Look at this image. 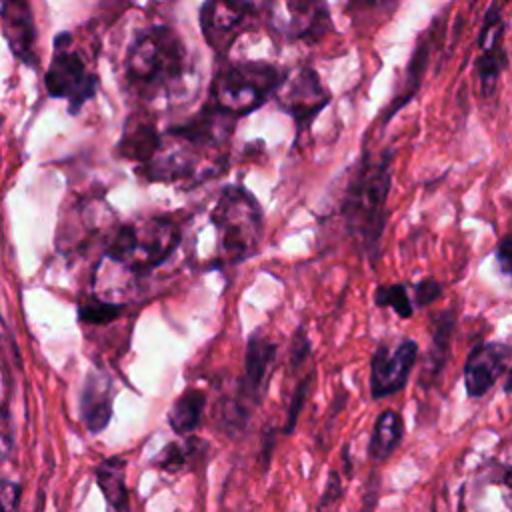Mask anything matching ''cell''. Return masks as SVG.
<instances>
[{"label": "cell", "instance_id": "4fadbf2b", "mask_svg": "<svg viewBox=\"0 0 512 512\" xmlns=\"http://www.w3.org/2000/svg\"><path fill=\"white\" fill-rule=\"evenodd\" d=\"M256 8L260 6L248 2H204L198 16L204 40L216 54H228L254 18Z\"/></svg>", "mask_w": 512, "mask_h": 512}, {"label": "cell", "instance_id": "4dcf8cb0", "mask_svg": "<svg viewBox=\"0 0 512 512\" xmlns=\"http://www.w3.org/2000/svg\"><path fill=\"white\" fill-rule=\"evenodd\" d=\"M22 488L18 482H2L0 486V512H16Z\"/></svg>", "mask_w": 512, "mask_h": 512}, {"label": "cell", "instance_id": "f1b7e54d", "mask_svg": "<svg viewBox=\"0 0 512 512\" xmlns=\"http://www.w3.org/2000/svg\"><path fill=\"white\" fill-rule=\"evenodd\" d=\"M14 452V428L10 410L6 404H0V462H6Z\"/></svg>", "mask_w": 512, "mask_h": 512}, {"label": "cell", "instance_id": "484cf974", "mask_svg": "<svg viewBox=\"0 0 512 512\" xmlns=\"http://www.w3.org/2000/svg\"><path fill=\"white\" fill-rule=\"evenodd\" d=\"M444 294V286L436 278H422L412 286L414 308H428L436 304Z\"/></svg>", "mask_w": 512, "mask_h": 512}, {"label": "cell", "instance_id": "6da1fadb", "mask_svg": "<svg viewBox=\"0 0 512 512\" xmlns=\"http://www.w3.org/2000/svg\"><path fill=\"white\" fill-rule=\"evenodd\" d=\"M392 166V148H386L376 156L370 150H364L352 166L340 200L344 228L372 264L380 256L382 236L388 224Z\"/></svg>", "mask_w": 512, "mask_h": 512}, {"label": "cell", "instance_id": "d6a6232c", "mask_svg": "<svg viewBox=\"0 0 512 512\" xmlns=\"http://www.w3.org/2000/svg\"><path fill=\"white\" fill-rule=\"evenodd\" d=\"M502 392L504 394H512V366L506 370L504 374V384H502Z\"/></svg>", "mask_w": 512, "mask_h": 512}, {"label": "cell", "instance_id": "3957f363", "mask_svg": "<svg viewBox=\"0 0 512 512\" xmlns=\"http://www.w3.org/2000/svg\"><path fill=\"white\" fill-rule=\"evenodd\" d=\"M286 70L262 60L226 62L210 84V106L218 112L238 118L260 108L276 94Z\"/></svg>", "mask_w": 512, "mask_h": 512}, {"label": "cell", "instance_id": "d6986e66", "mask_svg": "<svg viewBox=\"0 0 512 512\" xmlns=\"http://www.w3.org/2000/svg\"><path fill=\"white\" fill-rule=\"evenodd\" d=\"M430 346L426 352L422 376L436 378L446 366L450 346H452V336L456 330V310L454 308H444L440 312H434L430 318Z\"/></svg>", "mask_w": 512, "mask_h": 512}, {"label": "cell", "instance_id": "52a82bcc", "mask_svg": "<svg viewBox=\"0 0 512 512\" xmlns=\"http://www.w3.org/2000/svg\"><path fill=\"white\" fill-rule=\"evenodd\" d=\"M44 86L52 98L68 102L72 116H76L98 90V76L86 68L80 52L72 48L70 32H60L54 38V52L44 74Z\"/></svg>", "mask_w": 512, "mask_h": 512}, {"label": "cell", "instance_id": "ffe728a7", "mask_svg": "<svg viewBox=\"0 0 512 512\" xmlns=\"http://www.w3.org/2000/svg\"><path fill=\"white\" fill-rule=\"evenodd\" d=\"M404 436V418L400 412L386 408L378 414L370 440H368V456L376 462L386 460L402 442Z\"/></svg>", "mask_w": 512, "mask_h": 512}, {"label": "cell", "instance_id": "9a60e30c", "mask_svg": "<svg viewBox=\"0 0 512 512\" xmlns=\"http://www.w3.org/2000/svg\"><path fill=\"white\" fill-rule=\"evenodd\" d=\"M0 22L2 32L8 42L10 52L24 64L34 66L36 56V24L32 8L22 0H8L0 4Z\"/></svg>", "mask_w": 512, "mask_h": 512}, {"label": "cell", "instance_id": "30bf717a", "mask_svg": "<svg viewBox=\"0 0 512 512\" xmlns=\"http://www.w3.org/2000/svg\"><path fill=\"white\" fill-rule=\"evenodd\" d=\"M264 8L272 34L288 42H318L332 30L330 10L324 2H274Z\"/></svg>", "mask_w": 512, "mask_h": 512}, {"label": "cell", "instance_id": "cb8c5ba5", "mask_svg": "<svg viewBox=\"0 0 512 512\" xmlns=\"http://www.w3.org/2000/svg\"><path fill=\"white\" fill-rule=\"evenodd\" d=\"M372 302L376 308L392 310L398 318L408 320L414 316V302L408 292V286L404 282H390V284H378L372 294Z\"/></svg>", "mask_w": 512, "mask_h": 512}, {"label": "cell", "instance_id": "f546056e", "mask_svg": "<svg viewBox=\"0 0 512 512\" xmlns=\"http://www.w3.org/2000/svg\"><path fill=\"white\" fill-rule=\"evenodd\" d=\"M310 352H312V344H310V340H308V336H306L304 328H298V332H296V334H294V338H292V348H290V366H292V368L302 366V364L308 360Z\"/></svg>", "mask_w": 512, "mask_h": 512}, {"label": "cell", "instance_id": "7a4b0ae2", "mask_svg": "<svg viewBox=\"0 0 512 512\" xmlns=\"http://www.w3.org/2000/svg\"><path fill=\"white\" fill-rule=\"evenodd\" d=\"M190 76V56L174 28L148 26L130 42L124 58V82L136 98L150 102L184 94Z\"/></svg>", "mask_w": 512, "mask_h": 512}, {"label": "cell", "instance_id": "83f0119b", "mask_svg": "<svg viewBox=\"0 0 512 512\" xmlns=\"http://www.w3.org/2000/svg\"><path fill=\"white\" fill-rule=\"evenodd\" d=\"M494 260H496L498 274L512 286V232L504 234L498 240L494 248Z\"/></svg>", "mask_w": 512, "mask_h": 512}, {"label": "cell", "instance_id": "1f68e13d", "mask_svg": "<svg viewBox=\"0 0 512 512\" xmlns=\"http://www.w3.org/2000/svg\"><path fill=\"white\" fill-rule=\"evenodd\" d=\"M340 496H342L340 476H338V472H330V478H328V482H326V490H324V494H322V498H320V506H318V510H322L324 506H332V504H336Z\"/></svg>", "mask_w": 512, "mask_h": 512}, {"label": "cell", "instance_id": "44dd1931", "mask_svg": "<svg viewBox=\"0 0 512 512\" xmlns=\"http://www.w3.org/2000/svg\"><path fill=\"white\" fill-rule=\"evenodd\" d=\"M206 394L200 388H186L168 410V424L178 436L194 432L202 420Z\"/></svg>", "mask_w": 512, "mask_h": 512}, {"label": "cell", "instance_id": "836d02e7", "mask_svg": "<svg viewBox=\"0 0 512 512\" xmlns=\"http://www.w3.org/2000/svg\"><path fill=\"white\" fill-rule=\"evenodd\" d=\"M32 512H44V492H42V490H40L38 496H36V504H34Z\"/></svg>", "mask_w": 512, "mask_h": 512}, {"label": "cell", "instance_id": "9c48e42d", "mask_svg": "<svg viewBox=\"0 0 512 512\" xmlns=\"http://www.w3.org/2000/svg\"><path fill=\"white\" fill-rule=\"evenodd\" d=\"M420 356V346L414 338H400L394 346L380 342L370 354V398L382 400L406 388L410 374Z\"/></svg>", "mask_w": 512, "mask_h": 512}, {"label": "cell", "instance_id": "7c38bea8", "mask_svg": "<svg viewBox=\"0 0 512 512\" xmlns=\"http://www.w3.org/2000/svg\"><path fill=\"white\" fill-rule=\"evenodd\" d=\"M466 512H512V464L484 460L462 490Z\"/></svg>", "mask_w": 512, "mask_h": 512}, {"label": "cell", "instance_id": "277c9868", "mask_svg": "<svg viewBox=\"0 0 512 512\" xmlns=\"http://www.w3.org/2000/svg\"><path fill=\"white\" fill-rule=\"evenodd\" d=\"M182 242V228L168 216L120 224L108 240L106 256L132 274H146L166 262Z\"/></svg>", "mask_w": 512, "mask_h": 512}, {"label": "cell", "instance_id": "2e32d148", "mask_svg": "<svg viewBox=\"0 0 512 512\" xmlns=\"http://www.w3.org/2000/svg\"><path fill=\"white\" fill-rule=\"evenodd\" d=\"M162 144V132H158L156 122L150 114H132L122 128L118 140V152L122 158L136 162L138 172L146 168L158 154Z\"/></svg>", "mask_w": 512, "mask_h": 512}, {"label": "cell", "instance_id": "5bb4252c", "mask_svg": "<svg viewBox=\"0 0 512 512\" xmlns=\"http://www.w3.org/2000/svg\"><path fill=\"white\" fill-rule=\"evenodd\" d=\"M512 360V344L500 340L478 342L466 356L462 378L468 398L486 396L496 380L506 374Z\"/></svg>", "mask_w": 512, "mask_h": 512}, {"label": "cell", "instance_id": "7402d4cb", "mask_svg": "<svg viewBox=\"0 0 512 512\" xmlns=\"http://www.w3.org/2000/svg\"><path fill=\"white\" fill-rule=\"evenodd\" d=\"M426 64H428V46L424 42V38L418 42L416 50L412 52V58L406 66V80L402 84V90L394 96V100L390 102V106L386 108V114H384V122H388L400 108H404L418 92L420 88V80H422V74L426 70Z\"/></svg>", "mask_w": 512, "mask_h": 512}, {"label": "cell", "instance_id": "ba28073f", "mask_svg": "<svg viewBox=\"0 0 512 512\" xmlns=\"http://www.w3.org/2000/svg\"><path fill=\"white\" fill-rule=\"evenodd\" d=\"M274 98L280 110L294 120L300 136L330 104L332 94L312 66L300 64L292 70H286V76Z\"/></svg>", "mask_w": 512, "mask_h": 512}, {"label": "cell", "instance_id": "8992f818", "mask_svg": "<svg viewBox=\"0 0 512 512\" xmlns=\"http://www.w3.org/2000/svg\"><path fill=\"white\" fill-rule=\"evenodd\" d=\"M276 354L278 346L270 338L262 336L260 330L250 334L244 354V374L238 380L234 400L226 406L222 416V422L228 430L242 428L250 420V414L260 406L268 388L270 374L274 370Z\"/></svg>", "mask_w": 512, "mask_h": 512}, {"label": "cell", "instance_id": "d4e9b609", "mask_svg": "<svg viewBox=\"0 0 512 512\" xmlns=\"http://www.w3.org/2000/svg\"><path fill=\"white\" fill-rule=\"evenodd\" d=\"M122 310H124V306L118 302H106V300L98 298L96 294H88L78 304V318L84 324L100 326V324L112 322L116 316H120Z\"/></svg>", "mask_w": 512, "mask_h": 512}, {"label": "cell", "instance_id": "4316f807", "mask_svg": "<svg viewBox=\"0 0 512 512\" xmlns=\"http://www.w3.org/2000/svg\"><path fill=\"white\" fill-rule=\"evenodd\" d=\"M312 380H314V374H308L306 378H302L298 384H296V390L292 394V400H290V406H288V414H286V424H284V434H290L298 422V416L306 404V398L310 394V388H312Z\"/></svg>", "mask_w": 512, "mask_h": 512}, {"label": "cell", "instance_id": "5b68a950", "mask_svg": "<svg viewBox=\"0 0 512 512\" xmlns=\"http://www.w3.org/2000/svg\"><path fill=\"white\" fill-rule=\"evenodd\" d=\"M210 220L218 236V262L238 264L254 254L262 234V208L258 200L240 184L226 186Z\"/></svg>", "mask_w": 512, "mask_h": 512}, {"label": "cell", "instance_id": "603a6c76", "mask_svg": "<svg viewBox=\"0 0 512 512\" xmlns=\"http://www.w3.org/2000/svg\"><path fill=\"white\" fill-rule=\"evenodd\" d=\"M206 450V444L194 436L186 438L184 442H168L152 460V466L162 472H180L184 470L192 460H198L202 452Z\"/></svg>", "mask_w": 512, "mask_h": 512}, {"label": "cell", "instance_id": "ac0fdd59", "mask_svg": "<svg viewBox=\"0 0 512 512\" xmlns=\"http://www.w3.org/2000/svg\"><path fill=\"white\" fill-rule=\"evenodd\" d=\"M96 484L104 496L106 512H134L126 484V460L120 456L104 458L96 470Z\"/></svg>", "mask_w": 512, "mask_h": 512}, {"label": "cell", "instance_id": "8fae6325", "mask_svg": "<svg viewBox=\"0 0 512 512\" xmlns=\"http://www.w3.org/2000/svg\"><path fill=\"white\" fill-rule=\"evenodd\" d=\"M504 34L506 20L502 16V6L492 2L482 16L478 32V56L474 60V76L484 98L494 94L502 72L508 68L510 58L504 46Z\"/></svg>", "mask_w": 512, "mask_h": 512}, {"label": "cell", "instance_id": "e0dca14e", "mask_svg": "<svg viewBox=\"0 0 512 512\" xmlns=\"http://www.w3.org/2000/svg\"><path fill=\"white\" fill-rule=\"evenodd\" d=\"M114 404V388L108 374L94 370L86 376L82 392H80V418L90 434L102 432L112 418Z\"/></svg>", "mask_w": 512, "mask_h": 512}]
</instances>
